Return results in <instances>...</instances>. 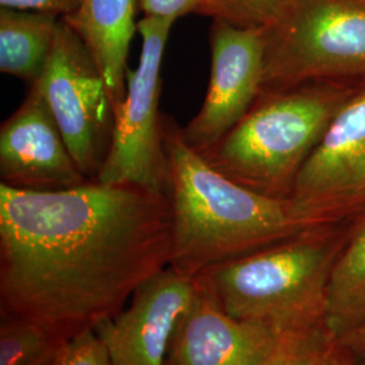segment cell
I'll list each match as a JSON object with an SVG mask.
<instances>
[{"label":"cell","mask_w":365,"mask_h":365,"mask_svg":"<svg viewBox=\"0 0 365 365\" xmlns=\"http://www.w3.org/2000/svg\"><path fill=\"white\" fill-rule=\"evenodd\" d=\"M170 259L164 192L99 180L60 191L0 182L3 313L68 339L117 315Z\"/></svg>","instance_id":"cell-1"},{"label":"cell","mask_w":365,"mask_h":365,"mask_svg":"<svg viewBox=\"0 0 365 365\" xmlns=\"http://www.w3.org/2000/svg\"><path fill=\"white\" fill-rule=\"evenodd\" d=\"M172 210L170 265L197 276L310 229L289 199L262 195L214 170L164 114Z\"/></svg>","instance_id":"cell-2"},{"label":"cell","mask_w":365,"mask_h":365,"mask_svg":"<svg viewBox=\"0 0 365 365\" xmlns=\"http://www.w3.org/2000/svg\"><path fill=\"white\" fill-rule=\"evenodd\" d=\"M351 225L314 226L195 277L235 319L283 336L327 331L329 284Z\"/></svg>","instance_id":"cell-3"},{"label":"cell","mask_w":365,"mask_h":365,"mask_svg":"<svg viewBox=\"0 0 365 365\" xmlns=\"http://www.w3.org/2000/svg\"><path fill=\"white\" fill-rule=\"evenodd\" d=\"M359 88L306 83L261 92L238 125L199 155L214 170L252 191L289 199L306 160Z\"/></svg>","instance_id":"cell-4"},{"label":"cell","mask_w":365,"mask_h":365,"mask_svg":"<svg viewBox=\"0 0 365 365\" xmlns=\"http://www.w3.org/2000/svg\"><path fill=\"white\" fill-rule=\"evenodd\" d=\"M267 27L262 92L365 86V0H286Z\"/></svg>","instance_id":"cell-5"},{"label":"cell","mask_w":365,"mask_h":365,"mask_svg":"<svg viewBox=\"0 0 365 365\" xmlns=\"http://www.w3.org/2000/svg\"><path fill=\"white\" fill-rule=\"evenodd\" d=\"M175 22L148 15L138 21L137 30L143 42L138 66L128 72V90L115 113L111 146L95 180L168 192L164 114L158 111V105L163 56Z\"/></svg>","instance_id":"cell-6"},{"label":"cell","mask_w":365,"mask_h":365,"mask_svg":"<svg viewBox=\"0 0 365 365\" xmlns=\"http://www.w3.org/2000/svg\"><path fill=\"white\" fill-rule=\"evenodd\" d=\"M39 88L80 170L95 180L115 125L105 78L78 33L61 18Z\"/></svg>","instance_id":"cell-7"},{"label":"cell","mask_w":365,"mask_h":365,"mask_svg":"<svg viewBox=\"0 0 365 365\" xmlns=\"http://www.w3.org/2000/svg\"><path fill=\"white\" fill-rule=\"evenodd\" d=\"M289 200L309 226L351 221L364 212L365 86L327 126Z\"/></svg>","instance_id":"cell-8"},{"label":"cell","mask_w":365,"mask_h":365,"mask_svg":"<svg viewBox=\"0 0 365 365\" xmlns=\"http://www.w3.org/2000/svg\"><path fill=\"white\" fill-rule=\"evenodd\" d=\"M267 27L212 19L210 29L211 71L203 105L182 135L203 153L238 125L262 92Z\"/></svg>","instance_id":"cell-9"},{"label":"cell","mask_w":365,"mask_h":365,"mask_svg":"<svg viewBox=\"0 0 365 365\" xmlns=\"http://www.w3.org/2000/svg\"><path fill=\"white\" fill-rule=\"evenodd\" d=\"M196 291L195 276L172 265L145 282L117 315L95 327L111 365H167L173 333Z\"/></svg>","instance_id":"cell-10"},{"label":"cell","mask_w":365,"mask_h":365,"mask_svg":"<svg viewBox=\"0 0 365 365\" xmlns=\"http://www.w3.org/2000/svg\"><path fill=\"white\" fill-rule=\"evenodd\" d=\"M0 182L21 190L60 191L90 179L80 170L37 86L0 128Z\"/></svg>","instance_id":"cell-11"},{"label":"cell","mask_w":365,"mask_h":365,"mask_svg":"<svg viewBox=\"0 0 365 365\" xmlns=\"http://www.w3.org/2000/svg\"><path fill=\"white\" fill-rule=\"evenodd\" d=\"M291 337L235 319L197 280L195 298L170 341L167 365H264Z\"/></svg>","instance_id":"cell-12"},{"label":"cell","mask_w":365,"mask_h":365,"mask_svg":"<svg viewBox=\"0 0 365 365\" xmlns=\"http://www.w3.org/2000/svg\"><path fill=\"white\" fill-rule=\"evenodd\" d=\"M137 0H80L78 9L64 18L83 39L108 87L114 113L128 90V56L137 30Z\"/></svg>","instance_id":"cell-13"},{"label":"cell","mask_w":365,"mask_h":365,"mask_svg":"<svg viewBox=\"0 0 365 365\" xmlns=\"http://www.w3.org/2000/svg\"><path fill=\"white\" fill-rule=\"evenodd\" d=\"M60 21L51 14L0 7V72L33 87L49 63Z\"/></svg>","instance_id":"cell-14"},{"label":"cell","mask_w":365,"mask_h":365,"mask_svg":"<svg viewBox=\"0 0 365 365\" xmlns=\"http://www.w3.org/2000/svg\"><path fill=\"white\" fill-rule=\"evenodd\" d=\"M365 319V211L352 220L327 292V329L339 339Z\"/></svg>","instance_id":"cell-15"},{"label":"cell","mask_w":365,"mask_h":365,"mask_svg":"<svg viewBox=\"0 0 365 365\" xmlns=\"http://www.w3.org/2000/svg\"><path fill=\"white\" fill-rule=\"evenodd\" d=\"M64 342L31 321L1 313L0 365H53Z\"/></svg>","instance_id":"cell-16"},{"label":"cell","mask_w":365,"mask_h":365,"mask_svg":"<svg viewBox=\"0 0 365 365\" xmlns=\"http://www.w3.org/2000/svg\"><path fill=\"white\" fill-rule=\"evenodd\" d=\"M138 9L148 16H161L178 21L196 14L212 19H226L237 25H257L238 0H137Z\"/></svg>","instance_id":"cell-17"},{"label":"cell","mask_w":365,"mask_h":365,"mask_svg":"<svg viewBox=\"0 0 365 365\" xmlns=\"http://www.w3.org/2000/svg\"><path fill=\"white\" fill-rule=\"evenodd\" d=\"M333 339L327 330L291 337L264 365H325Z\"/></svg>","instance_id":"cell-18"},{"label":"cell","mask_w":365,"mask_h":365,"mask_svg":"<svg viewBox=\"0 0 365 365\" xmlns=\"http://www.w3.org/2000/svg\"><path fill=\"white\" fill-rule=\"evenodd\" d=\"M53 365H111L105 344L88 327L66 339Z\"/></svg>","instance_id":"cell-19"},{"label":"cell","mask_w":365,"mask_h":365,"mask_svg":"<svg viewBox=\"0 0 365 365\" xmlns=\"http://www.w3.org/2000/svg\"><path fill=\"white\" fill-rule=\"evenodd\" d=\"M80 0H0V7L21 11L51 14L66 18L78 9Z\"/></svg>","instance_id":"cell-20"},{"label":"cell","mask_w":365,"mask_h":365,"mask_svg":"<svg viewBox=\"0 0 365 365\" xmlns=\"http://www.w3.org/2000/svg\"><path fill=\"white\" fill-rule=\"evenodd\" d=\"M257 25H268L280 14L286 0H238Z\"/></svg>","instance_id":"cell-21"},{"label":"cell","mask_w":365,"mask_h":365,"mask_svg":"<svg viewBox=\"0 0 365 365\" xmlns=\"http://www.w3.org/2000/svg\"><path fill=\"white\" fill-rule=\"evenodd\" d=\"M336 339L356 365H365V319L357 327Z\"/></svg>","instance_id":"cell-22"},{"label":"cell","mask_w":365,"mask_h":365,"mask_svg":"<svg viewBox=\"0 0 365 365\" xmlns=\"http://www.w3.org/2000/svg\"><path fill=\"white\" fill-rule=\"evenodd\" d=\"M325 365H356L353 363L352 359L348 356V353L345 352L339 344L336 342V339H333V344L329 349L327 356V361Z\"/></svg>","instance_id":"cell-23"}]
</instances>
